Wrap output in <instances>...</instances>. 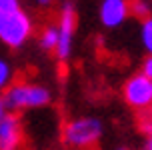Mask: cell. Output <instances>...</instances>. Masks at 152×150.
<instances>
[{"label": "cell", "instance_id": "cell-1", "mask_svg": "<svg viewBox=\"0 0 152 150\" xmlns=\"http://www.w3.org/2000/svg\"><path fill=\"white\" fill-rule=\"evenodd\" d=\"M2 102L8 112L36 110L52 102V92L36 82H16L2 90Z\"/></svg>", "mask_w": 152, "mask_h": 150}, {"label": "cell", "instance_id": "cell-2", "mask_svg": "<svg viewBox=\"0 0 152 150\" xmlns=\"http://www.w3.org/2000/svg\"><path fill=\"white\" fill-rule=\"evenodd\" d=\"M102 122L94 116H80V118H72L70 122L64 124L62 130V138L70 148H80L88 150L94 148L98 140L102 138Z\"/></svg>", "mask_w": 152, "mask_h": 150}, {"label": "cell", "instance_id": "cell-3", "mask_svg": "<svg viewBox=\"0 0 152 150\" xmlns=\"http://www.w3.org/2000/svg\"><path fill=\"white\" fill-rule=\"evenodd\" d=\"M34 32V22L30 14L18 8L10 14H0V42L8 48H22Z\"/></svg>", "mask_w": 152, "mask_h": 150}, {"label": "cell", "instance_id": "cell-4", "mask_svg": "<svg viewBox=\"0 0 152 150\" xmlns=\"http://www.w3.org/2000/svg\"><path fill=\"white\" fill-rule=\"evenodd\" d=\"M58 42L54 52L58 56V60H68L72 54V46H74V34H76V8L74 4L66 0L60 6V14H58Z\"/></svg>", "mask_w": 152, "mask_h": 150}, {"label": "cell", "instance_id": "cell-5", "mask_svg": "<svg viewBox=\"0 0 152 150\" xmlns=\"http://www.w3.org/2000/svg\"><path fill=\"white\" fill-rule=\"evenodd\" d=\"M122 96L132 110H146L152 108V82L142 72L132 74L122 86Z\"/></svg>", "mask_w": 152, "mask_h": 150}, {"label": "cell", "instance_id": "cell-6", "mask_svg": "<svg viewBox=\"0 0 152 150\" xmlns=\"http://www.w3.org/2000/svg\"><path fill=\"white\" fill-rule=\"evenodd\" d=\"M24 132L20 118L14 112L0 116V150H22Z\"/></svg>", "mask_w": 152, "mask_h": 150}, {"label": "cell", "instance_id": "cell-7", "mask_svg": "<svg viewBox=\"0 0 152 150\" xmlns=\"http://www.w3.org/2000/svg\"><path fill=\"white\" fill-rule=\"evenodd\" d=\"M130 16L128 0H102L100 4V22L104 28H120Z\"/></svg>", "mask_w": 152, "mask_h": 150}, {"label": "cell", "instance_id": "cell-8", "mask_svg": "<svg viewBox=\"0 0 152 150\" xmlns=\"http://www.w3.org/2000/svg\"><path fill=\"white\" fill-rule=\"evenodd\" d=\"M40 48L46 50V52H54V48H56V42H58V30L54 24H48L44 30H42V34H40Z\"/></svg>", "mask_w": 152, "mask_h": 150}, {"label": "cell", "instance_id": "cell-9", "mask_svg": "<svg viewBox=\"0 0 152 150\" xmlns=\"http://www.w3.org/2000/svg\"><path fill=\"white\" fill-rule=\"evenodd\" d=\"M140 44L148 56H152V14L144 20H140Z\"/></svg>", "mask_w": 152, "mask_h": 150}, {"label": "cell", "instance_id": "cell-10", "mask_svg": "<svg viewBox=\"0 0 152 150\" xmlns=\"http://www.w3.org/2000/svg\"><path fill=\"white\" fill-rule=\"evenodd\" d=\"M128 6H130V14L138 20H144L152 14V6L148 0H128Z\"/></svg>", "mask_w": 152, "mask_h": 150}, {"label": "cell", "instance_id": "cell-11", "mask_svg": "<svg viewBox=\"0 0 152 150\" xmlns=\"http://www.w3.org/2000/svg\"><path fill=\"white\" fill-rule=\"evenodd\" d=\"M12 78H14V68L10 62H6L4 58H0V92L12 84Z\"/></svg>", "mask_w": 152, "mask_h": 150}, {"label": "cell", "instance_id": "cell-12", "mask_svg": "<svg viewBox=\"0 0 152 150\" xmlns=\"http://www.w3.org/2000/svg\"><path fill=\"white\" fill-rule=\"evenodd\" d=\"M138 130L142 132V134H150L152 132V108H146V110H138Z\"/></svg>", "mask_w": 152, "mask_h": 150}, {"label": "cell", "instance_id": "cell-13", "mask_svg": "<svg viewBox=\"0 0 152 150\" xmlns=\"http://www.w3.org/2000/svg\"><path fill=\"white\" fill-rule=\"evenodd\" d=\"M18 8H22L20 0H0V14H10Z\"/></svg>", "mask_w": 152, "mask_h": 150}, {"label": "cell", "instance_id": "cell-14", "mask_svg": "<svg viewBox=\"0 0 152 150\" xmlns=\"http://www.w3.org/2000/svg\"><path fill=\"white\" fill-rule=\"evenodd\" d=\"M146 78H150L152 80V56H146L144 62H142V70H140Z\"/></svg>", "mask_w": 152, "mask_h": 150}, {"label": "cell", "instance_id": "cell-15", "mask_svg": "<svg viewBox=\"0 0 152 150\" xmlns=\"http://www.w3.org/2000/svg\"><path fill=\"white\" fill-rule=\"evenodd\" d=\"M54 0H36V4L38 6H42V8H46V6H50Z\"/></svg>", "mask_w": 152, "mask_h": 150}, {"label": "cell", "instance_id": "cell-16", "mask_svg": "<svg viewBox=\"0 0 152 150\" xmlns=\"http://www.w3.org/2000/svg\"><path fill=\"white\" fill-rule=\"evenodd\" d=\"M8 110H6V106H4V102H2V94H0V116L2 114H6Z\"/></svg>", "mask_w": 152, "mask_h": 150}, {"label": "cell", "instance_id": "cell-17", "mask_svg": "<svg viewBox=\"0 0 152 150\" xmlns=\"http://www.w3.org/2000/svg\"><path fill=\"white\" fill-rule=\"evenodd\" d=\"M146 150H152V132L148 134V138H146Z\"/></svg>", "mask_w": 152, "mask_h": 150}, {"label": "cell", "instance_id": "cell-18", "mask_svg": "<svg viewBox=\"0 0 152 150\" xmlns=\"http://www.w3.org/2000/svg\"><path fill=\"white\" fill-rule=\"evenodd\" d=\"M72 150H80V148H72Z\"/></svg>", "mask_w": 152, "mask_h": 150}, {"label": "cell", "instance_id": "cell-19", "mask_svg": "<svg viewBox=\"0 0 152 150\" xmlns=\"http://www.w3.org/2000/svg\"><path fill=\"white\" fill-rule=\"evenodd\" d=\"M118 150H126V148H118Z\"/></svg>", "mask_w": 152, "mask_h": 150}, {"label": "cell", "instance_id": "cell-20", "mask_svg": "<svg viewBox=\"0 0 152 150\" xmlns=\"http://www.w3.org/2000/svg\"><path fill=\"white\" fill-rule=\"evenodd\" d=\"M150 82H152V80H150Z\"/></svg>", "mask_w": 152, "mask_h": 150}]
</instances>
